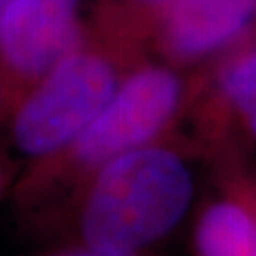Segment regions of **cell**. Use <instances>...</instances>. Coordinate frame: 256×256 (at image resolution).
Instances as JSON below:
<instances>
[{
    "label": "cell",
    "instance_id": "6da1fadb",
    "mask_svg": "<svg viewBox=\"0 0 256 256\" xmlns=\"http://www.w3.org/2000/svg\"><path fill=\"white\" fill-rule=\"evenodd\" d=\"M192 198V173L176 152L154 144L124 152L97 167L80 220L84 243L133 254L173 232Z\"/></svg>",
    "mask_w": 256,
    "mask_h": 256
},
{
    "label": "cell",
    "instance_id": "7a4b0ae2",
    "mask_svg": "<svg viewBox=\"0 0 256 256\" xmlns=\"http://www.w3.org/2000/svg\"><path fill=\"white\" fill-rule=\"evenodd\" d=\"M120 84L106 57L80 48L36 80L14 118V140L42 158L70 146L102 110Z\"/></svg>",
    "mask_w": 256,
    "mask_h": 256
},
{
    "label": "cell",
    "instance_id": "3957f363",
    "mask_svg": "<svg viewBox=\"0 0 256 256\" xmlns=\"http://www.w3.org/2000/svg\"><path fill=\"white\" fill-rule=\"evenodd\" d=\"M178 76L164 66H144L116 86L106 104L74 140V160L101 167L116 156L146 146L164 131L180 104Z\"/></svg>",
    "mask_w": 256,
    "mask_h": 256
},
{
    "label": "cell",
    "instance_id": "277c9868",
    "mask_svg": "<svg viewBox=\"0 0 256 256\" xmlns=\"http://www.w3.org/2000/svg\"><path fill=\"white\" fill-rule=\"evenodd\" d=\"M80 0H8L0 10V63L34 80L78 48Z\"/></svg>",
    "mask_w": 256,
    "mask_h": 256
},
{
    "label": "cell",
    "instance_id": "5b68a950",
    "mask_svg": "<svg viewBox=\"0 0 256 256\" xmlns=\"http://www.w3.org/2000/svg\"><path fill=\"white\" fill-rule=\"evenodd\" d=\"M164 40L178 59H200L228 46L256 18V0H165Z\"/></svg>",
    "mask_w": 256,
    "mask_h": 256
},
{
    "label": "cell",
    "instance_id": "8992f818",
    "mask_svg": "<svg viewBox=\"0 0 256 256\" xmlns=\"http://www.w3.org/2000/svg\"><path fill=\"white\" fill-rule=\"evenodd\" d=\"M200 256H256V216L238 202H216L196 224Z\"/></svg>",
    "mask_w": 256,
    "mask_h": 256
},
{
    "label": "cell",
    "instance_id": "52a82bcc",
    "mask_svg": "<svg viewBox=\"0 0 256 256\" xmlns=\"http://www.w3.org/2000/svg\"><path fill=\"white\" fill-rule=\"evenodd\" d=\"M220 92L256 138V46L232 59L220 72Z\"/></svg>",
    "mask_w": 256,
    "mask_h": 256
},
{
    "label": "cell",
    "instance_id": "ba28073f",
    "mask_svg": "<svg viewBox=\"0 0 256 256\" xmlns=\"http://www.w3.org/2000/svg\"><path fill=\"white\" fill-rule=\"evenodd\" d=\"M64 256H135V254H124V252H104V250H84V252H76V254H64Z\"/></svg>",
    "mask_w": 256,
    "mask_h": 256
},
{
    "label": "cell",
    "instance_id": "9c48e42d",
    "mask_svg": "<svg viewBox=\"0 0 256 256\" xmlns=\"http://www.w3.org/2000/svg\"><path fill=\"white\" fill-rule=\"evenodd\" d=\"M144 4H164L165 0H142Z\"/></svg>",
    "mask_w": 256,
    "mask_h": 256
},
{
    "label": "cell",
    "instance_id": "30bf717a",
    "mask_svg": "<svg viewBox=\"0 0 256 256\" xmlns=\"http://www.w3.org/2000/svg\"><path fill=\"white\" fill-rule=\"evenodd\" d=\"M6 4H8V0H0V10L4 8V6H6Z\"/></svg>",
    "mask_w": 256,
    "mask_h": 256
}]
</instances>
